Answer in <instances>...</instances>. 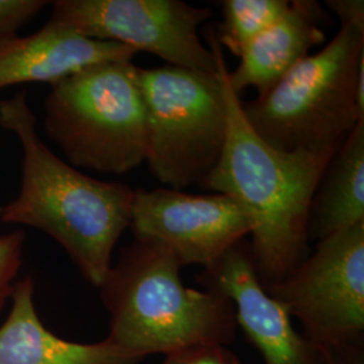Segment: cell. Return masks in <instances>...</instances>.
<instances>
[{
	"label": "cell",
	"instance_id": "obj_7",
	"mask_svg": "<svg viewBox=\"0 0 364 364\" xmlns=\"http://www.w3.org/2000/svg\"><path fill=\"white\" fill-rule=\"evenodd\" d=\"M264 290L320 350L363 343L364 223L318 240L284 281Z\"/></svg>",
	"mask_w": 364,
	"mask_h": 364
},
{
	"label": "cell",
	"instance_id": "obj_8",
	"mask_svg": "<svg viewBox=\"0 0 364 364\" xmlns=\"http://www.w3.org/2000/svg\"><path fill=\"white\" fill-rule=\"evenodd\" d=\"M212 15L208 7L181 0H57L49 22L135 53H151L170 66L215 75V55L198 34Z\"/></svg>",
	"mask_w": 364,
	"mask_h": 364
},
{
	"label": "cell",
	"instance_id": "obj_15",
	"mask_svg": "<svg viewBox=\"0 0 364 364\" xmlns=\"http://www.w3.org/2000/svg\"><path fill=\"white\" fill-rule=\"evenodd\" d=\"M289 7L287 0H224L216 39L220 46L240 57L252 41L287 13Z\"/></svg>",
	"mask_w": 364,
	"mask_h": 364
},
{
	"label": "cell",
	"instance_id": "obj_17",
	"mask_svg": "<svg viewBox=\"0 0 364 364\" xmlns=\"http://www.w3.org/2000/svg\"><path fill=\"white\" fill-rule=\"evenodd\" d=\"M161 364H242L223 344H198L165 355Z\"/></svg>",
	"mask_w": 364,
	"mask_h": 364
},
{
	"label": "cell",
	"instance_id": "obj_4",
	"mask_svg": "<svg viewBox=\"0 0 364 364\" xmlns=\"http://www.w3.org/2000/svg\"><path fill=\"white\" fill-rule=\"evenodd\" d=\"M362 58L364 31L340 27L324 49L299 61L270 91L242 102L250 126L278 150L333 156L364 120L355 90Z\"/></svg>",
	"mask_w": 364,
	"mask_h": 364
},
{
	"label": "cell",
	"instance_id": "obj_3",
	"mask_svg": "<svg viewBox=\"0 0 364 364\" xmlns=\"http://www.w3.org/2000/svg\"><path fill=\"white\" fill-rule=\"evenodd\" d=\"M182 267L151 240L135 239L122 248L100 285L109 314L105 338L141 360L198 344H231L237 331L232 302L185 287Z\"/></svg>",
	"mask_w": 364,
	"mask_h": 364
},
{
	"label": "cell",
	"instance_id": "obj_12",
	"mask_svg": "<svg viewBox=\"0 0 364 364\" xmlns=\"http://www.w3.org/2000/svg\"><path fill=\"white\" fill-rule=\"evenodd\" d=\"M326 14L311 0L290 1L287 13L252 41L242 53L240 63L227 80L232 91L240 96L247 88H255L258 96L274 85L309 55L311 49L326 42L321 22Z\"/></svg>",
	"mask_w": 364,
	"mask_h": 364
},
{
	"label": "cell",
	"instance_id": "obj_19",
	"mask_svg": "<svg viewBox=\"0 0 364 364\" xmlns=\"http://www.w3.org/2000/svg\"><path fill=\"white\" fill-rule=\"evenodd\" d=\"M326 6L338 16L341 26L350 25L364 31L363 0H328Z\"/></svg>",
	"mask_w": 364,
	"mask_h": 364
},
{
	"label": "cell",
	"instance_id": "obj_13",
	"mask_svg": "<svg viewBox=\"0 0 364 364\" xmlns=\"http://www.w3.org/2000/svg\"><path fill=\"white\" fill-rule=\"evenodd\" d=\"M13 305L0 326V364H139L107 338L80 344L55 336L39 320L30 277L14 287Z\"/></svg>",
	"mask_w": 364,
	"mask_h": 364
},
{
	"label": "cell",
	"instance_id": "obj_18",
	"mask_svg": "<svg viewBox=\"0 0 364 364\" xmlns=\"http://www.w3.org/2000/svg\"><path fill=\"white\" fill-rule=\"evenodd\" d=\"M48 4L42 0H0V41L16 36L19 27Z\"/></svg>",
	"mask_w": 364,
	"mask_h": 364
},
{
	"label": "cell",
	"instance_id": "obj_16",
	"mask_svg": "<svg viewBox=\"0 0 364 364\" xmlns=\"http://www.w3.org/2000/svg\"><path fill=\"white\" fill-rule=\"evenodd\" d=\"M25 235L21 231L0 235V309L14 291V278L22 264Z\"/></svg>",
	"mask_w": 364,
	"mask_h": 364
},
{
	"label": "cell",
	"instance_id": "obj_2",
	"mask_svg": "<svg viewBox=\"0 0 364 364\" xmlns=\"http://www.w3.org/2000/svg\"><path fill=\"white\" fill-rule=\"evenodd\" d=\"M0 127L22 150L18 195L0 208L3 223L22 224L53 237L82 277L100 287L119 237L130 228L134 192L84 174L42 142L25 93L0 100Z\"/></svg>",
	"mask_w": 364,
	"mask_h": 364
},
{
	"label": "cell",
	"instance_id": "obj_20",
	"mask_svg": "<svg viewBox=\"0 0 364 364\" xmlns=\"http://www.w3.org/2000/svg\"><path fill=\"white\" fill-rule=\"evenodd\" d=\"M326 364H364L363 343L347 348L324 351Z\"/></svg>",
	"mask_w": 364,
	"mask_h": 364
},
{
	"label": "cell",
	"instance_id": "obj_11",
	"mask_svg": "<svg viewBox=\"0 0 364 364\" xmlns=\"http://www.w3.org/2000/svg\"><path fill=\"white\" fill-rule=\"evenodd\" d=\"M136 53L48 22L26 37L0 41V90L26 82L55 84L88 66L131 61Z\"/></svg>",
	"mask_w": 364,
	"mask_h": 364
},
{
	"label": "cell",
	"instance_id": "obj_9",
	"mask_svg": "<svg viewBox=\"0 0 364 364\" xmlns=\"http://www.w3.org/2000/svg\"><path fill=\"white\" fill-rule=\"evenodd\" d=\"M130 228L135 239L168 248L182 266L205 269L251 234L252 225L228 196L139 188L134 192Z\"/></svg>",
	"mask_w": 364,
	"mask_h": 364
},
{
	"label": "cell",
	"instance_id": "obj_6",
	"mask_svg": "<svg viewBox=\"0 0 364 364\" xmlns=\"http://www.w3.org/2000/svg\"><path fill=\"white\" fill-rule=\"evenodd\" d=\"M147 131L146 162L170 189L203 183L220 159L227 103L218 73L138 68Z\"/></svg>",
	"mask_w": 364,
	"mask_h": 364
},
{
	"label": "cell",
	"instance_id": "obj_14",
	"mask_svg": "<svg viewBox=\"0 0 364 364\" xmlns=\"http://www.w3.org/2000/svg\"><path fill=\"white\" fill-rule=\"evenodd\" d=\"M364 223V120L329 159L313 193L309 240L348 230Z\"/></svg>",
	"mask_w": 364,
	"mask_h": 364
},
{
	"label": "cell",
	"instance_id": "obj_1",
	"mask_svg": "<svg viewBox=\"0 0 364 364\" xmlns=\"http://www.w3.org/2000/svg\"><path fill=\"white\" fill-rule=\"evenodd\" d=\"M207 41L227 103V138L218 165L201 186L231 197L247 213L252 225L250 252L262 285L272 287L309 255L311 201L332 156L287 153L264 142L228 84V66L215 30L209 28Z\"/></svg>",
	"mask_w": 364,
	"mask_h": 364
},
{
	"label": "cell",
	"instance_id": "obj_10",
	"mask_svg": "<svg viewBox=\"0 0 364 364\" xmlns=\"http://www.w3.org/2000/svg\"><path fill=\"white\" fill-rule=\"evenodd\" d=\"M196 281L234 305L236 324L266 364H326L324 351L291 321L287 308L262 285L243 240L196 275Z\"/></svg>",
	"mask_w": 364,
	"mask_h": 364
},
{
	"label": "cell",
	"instance_id": "obj_5",
	"mask_svg": "<svg viewBox=\"0 0 364 364\" xmlns=\"http://www.w3.org/2000/svg\"><path fill=\"white\" fill-rule=\"evenodd\" d=\"M43 124L76 169L123 174L138 168L147 156L138 66L97 64L53 84Z\"/></svg>",
	"mask_w": 364,
	"mask_h": 364
}]
</instances>
